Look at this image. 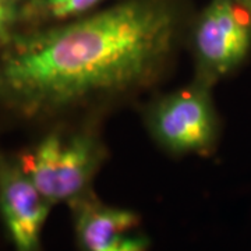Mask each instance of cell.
<instances>
[{"instance_id":"obj_6","label":"cell","mask_w":251,"mask_h":251,"mask_svg":"<svg viewBox=\"0 0 251 251\" xmlns=\"http://www.w3.org/2000/svg\"><path fill=\"white\" fill-rule=\"evenodd\" d=\"M52 206L18 162L0 155V216L13 251H44L42 230Z\"/></svg>"},{"instance_id":"obj_8","label":"cell","mask_w":251,"mask_h":251,"mask_svg":"<svg viewBox=\"0 0 251 251\" xmlns=\"http://www.w3.org/2000/svg\"><path fill=\"white\" fill-rule=\"evenodd\" d=\"M23 0H0V48L4 49L13 41V29L21 16Z\"/></svg>"},{"instance_id":"obj_4","label":"cell","mask_w":251,"mask_h":251,"mask_svg":"<svg viewBox=\"0 0 251 251\" xmlns=\"http://www.w3.org/2000/svg\"><path fill=\"white\" fill-rule=\"evenodd\" d=\"M188 42L194 80L214 87L251 56V13L237 0H211L193 21Z\"/></svg>"},{"instance_id":"obj_1","label":"cell","mask_w":251,"mask_h":251,"mask_svg":"<svg viewBox=\"0 0 251 251\" xmlns=\"http://www.w3.org/2000/svg\"><path fill=\"white\" fill-rule=\"evenodd\" d=\"M184 34L176 0H122L14 36L0 54V100L38 116L131 97L159 82Z\"/></svg>"},{"instance_id":"obj_3","label":"cell","mask_w":251,"mask_h":251,"mask_svg":"<svg viewBox=\"0 0 251 251\" xmlns=\"http://www.w3.org/2000/svg\"><path fill=\"white\" fill-rule=\"evenodd\" d=\"M212 88L193 78L187 85L151 102L145 112V126L162 150L177 156L214 152L221 122Z\"/></svg>"},{"instance_id":"obj_2","label":"cell","mask_w":251,"mask_h":251,"mask_svg":"<svg viewBox=\"0 0 251 251\" xmlns=\"http://www.w3.org/2000/svg\"><path fill=\"white\" fill-rule=\"evenodd\" d=\"M106 158L102 137L94 126L48 134L18 163L41 194L52 204H72L92 191V181Z\"/></svg>"},{"instance_id":"obj_7","label":"cell","mask_w":251,"mask_h":251,"mask_svg":"<svg viewBox=\"0 0 251 251\" xmlns=\"http://www.w3.org/2000/svg\"><path fill=\"white\" fill-rule=\"evenodd\" d=\"M105 0H39L38 11L44 18L56 23L90 14Z\"/></svg>"},{"instance_id":"obj_9","label":"cell","mask_w":251,"mask_h":251,"mask_svg":"<svg viewBox=\"0 0 251 251\" xmlns=\"http://www.w3.org/2000/svg\"><path fill=\"white\" fill-rule=\"evenodd\" d=\"M239 3H242L243 6L246 7V9H249L250 10V13H251V0H237Z\"/></svg>"},{"instance_id":"obj_5","label":"cell","mask_w":251,"mask_h":251,"mask_svg":"<svg viewBox=\"0 0 251 251\" xmlns=\"http://www.w3.org/2000/svg\"><path fill=\"white\" fill-rule=\"evenodd\" d=\"M73 227L78 251H148L151 240L134 211L109 205L94 191L73 201Z\"/></svg>"},{"instance_id":"obj_10","label":"cell","mask_w":251,"mask_h":251,"mask_svg":"<svg viewBox=\"0 0 251 251\" xmlns=\"http://www.w3.org/2000/svg\"><path fill=\"white\" fill-rule=\"evenodd\" d=\"M0 49H1V48H0Z\"/></svg>"}]
</instances>
